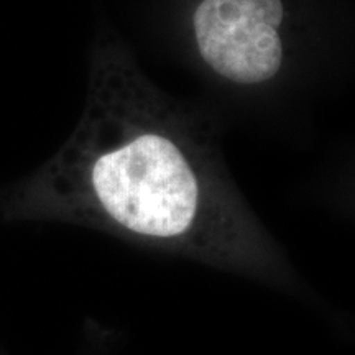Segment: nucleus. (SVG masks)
<instances>
[{
	"label": "nucleus",
	"instance_id": "f257e3e1",
	"mask_svg": "<svg viewBox=\"0 0 355 355\" xmlns=\"http://www.w3.org/2000/svg\"><path fill=\"white\" fill-rule=\"evenodd\" d=\"M76 128L6 212L86 225L283 285L288 260L235 186L216 128L155 86L110 26L97 35Z\"/></svg>",
	"mask_w": 355,
	"mask_h": 355
},
{
	"label": "nucleus",
	"instance_id": "f03ea898",
	"mask_svg": "<svg viewBox=\"0 0 355 355\" xmlns=\"http://www.w3.org/2000/svg\"><path fill=\"white\" fill-rule=\"evenodd\" d=\"M290 0H191L184 37L204 73L234 91H268L286 76L295 50Z\"/></svg>",
	"mask_w": 355,
	"mask_h": 355
}]
</instances>
